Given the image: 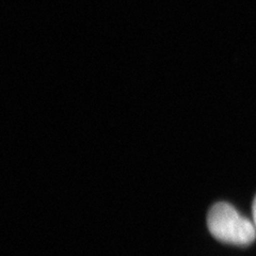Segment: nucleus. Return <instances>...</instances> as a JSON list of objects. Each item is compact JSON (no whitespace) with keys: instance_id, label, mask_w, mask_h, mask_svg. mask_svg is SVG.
<instances>
[{"instance_id":"2","label":"nucleus","mask_w":256,"mask_h":256,"mask_svg":"<svg viewBox=\"0 0 256 256\" xmlns=\"http://www.w3.org/2000/svg\"><path fill=\"white\" fill-rule=\"evenodd\" d=\"M252 212H253V220H254V224L256 226V196L253 201V205H252Z\"/></svg>"},{"instance_id":"1","label":"nucleus","mask_w":256,"mask_h":256,"mask_svg":"<svg viewBox=\"0 0 256 256\" xmlns=\"http://www.w3.org/2000/svg\"><path fill=\"white\" fill-rule=\"evenodd\" d=\"M207 226L212 235L224 244L249 246L256 238L254 222L240 214L228 203L214 204L207 216Z\"/></svg>"}]
</instances>
